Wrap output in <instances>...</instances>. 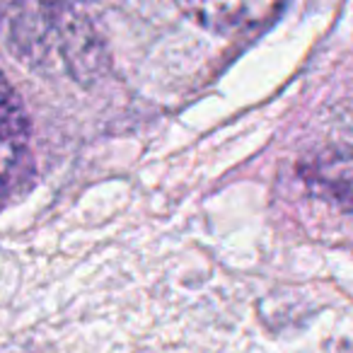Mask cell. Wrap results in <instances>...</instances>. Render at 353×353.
Segmentation results:
<instances>
[{
  "mask_svg": "<svg viewBox=\"0 0 353 353\" xmlns=\"http://www.w3.org/2000/svg\"><path fill=\"white\" fill-rule=\"evenodd\" d=\"M199 27L223 37H240L266 27L285 0H176Z\"/></svg>",
  "mask_w": 353,
  "mask_h": 353,
  "instance_id": "cell-2",
  "label": "cell"
},
{
  "mask_svg": "<svg viewBox=\"0 0 353 353\" xmlns=\"http://www.w3.org/2000/svg\"><path fill=\"white\" fill-rule=\"evenodd\" d=\"M32 172L30 123L12 85L0 75V201L17 192Z\"/></svg>",
  "mask_w": 353,
  "mask_h": 353,
  "instance_id": "cell-1",
  "label": "cell"
},
{
  "mask_svg": "<svg viewBox=\"0 0 353 353\" xmlns=\"http://www.w3.org/2000/svg\"><path fill=\"white\" fill-rule=\"evenodd\" d=\"M300 176L314 196L353 213V150H324L300 165Z\"/></svg>",
  "mask_w": 353,
  "mask_h": 353,
  "instance_id": "cell-3",
  "label": "cell"
}]
</instances>
